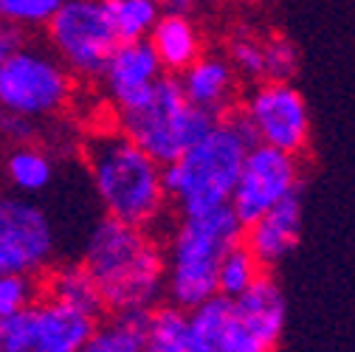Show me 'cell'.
<instances>
[{"label": "cell", "mask_w": 355, "mask_h": 352, "mask_svg": "<svg viewBox=\"0 0 355 352\" xmlns=\"http://www.w3.org/2000/svg\"><path fill=\"white\" fill-rule=\"evenodd\" d=\"M237 113L245 118L254 144L304 155L310 144V110L293 82H257Z\"/></svg>", "instance_id": "cell-8"}, {"label": "cell", "mask_w": 355, "mask_h": 352, "mask_svg": "<svg viewBox=\"0 0 355 352\" xmlns=\"http://www.w3.org/2000/svg\"><path fill=\"white\" fill-rule=\"evenodd\" d=\"M262 274H265V268L254 259V254L243 243H237L234 248L226 251L223 259H220V268H217V293L226 296V299H237Z\"/></svg>", "instance_id": "cell-21"}, {"label": "cell", "mask_w": 355, "mask_h": 352, "mask_svg": "<svg viewBox=\"0 0 355 352\" xmlns=\"http://www.w3.org/2000/svg\"><path fill=\"white\" fill-rule=\"evenodd\" d=\"M144 352H187L184 338H150Z\"/></svg>", "instance_id": "cell-29"}, {"label": "cell", "mask_w": 355, "mask_h": 352, "mask_svg": "<svg viewBox=\"0 0 355 352\" xmlns=\"http://www.w3.org/2000/svg\"><path fill=\"white\" fill-rule=\"evenodd\" d=\"M40 127L34 118L17 116L12 110H0V144L20 147V144H37Z\"/></svg>", "instance_id": "cell-27"}, {"label": "cell", "mask_w": 355, "mask_h": 352, "mask_svg": "<svg viewBox=\"0 0 355 352\" xmlns=\"http://www.w3.org/2000/svg\"><path fill=\"white\" fill-rule=\"evenodd\" d=\"M302 237V192L285 197L243 229V245L268 271L293 254Z\"/></svg>", "instance_id": "cell-14"}, {"label": "cell", "mask_w": 355, "mask_h": 352, "mask_svg": "<svg viewBox=\"0 0 355 352\" xmlns=\"http://www.w3.org/2000/svg\"><path fill=\"white\" fill-rule=\"evenodd\" d=\"M161 9L175 15H192L198 9V0H161Z\"/></svg>", "instance_id": "cell-30"}, {"label": "cell", "mask_w": 355, "mask_h": 352, "mask_svg": "<svg viewBox=\"0 0 355 352\" xmlns=\"http://www.w3.org/2000/svg\"><path fill=\"white\" fill-rule=\"evenodd\" d=\"M161 73L164 68L150 46V39H127V42H119L113 54L107 57L99 73V82L110 105L124 107L141 94H147Z\"/></svg>", "instance_id": "cell-13"}, {"label": "cell", "mask_w": 355, "mask_h": 352, "mask_svg": "<svg viewBox=\"0 0 355 352\" xmlns=\"http://www.w3.org/2000/svg\"><path fill=\"white\" fill-rule=\"evenodd\" d=\"M42 296V279L26 274H0V319L20 313Z\"/></svg>", "instance_id": "cell-25"}, {"label": "cell", "mask_w": 355, "mask_h": 352, "mask_svg": "<svg viewBox=\"0 0 355 352\" xmlns=\"http://www.w3.org/2000/svg\"><path fill=\"white\" fill-rule=\"evenodd\" d=\"M110 17L121 42L127 39H147L155 20L161 17V0H107Z\"/></svg>", "instance_id": "cell-22"}, {"label": "cell", "mask_w": 355, "mask_h": 352, "mask_svg": "<svg viewBox=\"0 0 355 352\" xmlns=\"http://www.w3.org/2000/svg\"><path fill=\"white\" fill-rule=\"evenodd\" d=\"M147 39H150L164 73H169V76L184 73L203 54V34H200L198 23L192 20V15L161 12V17L155 20Z\"/></svg>", "instance_id": "cell-16"}, {"label": "cell", "mask_w": 355, "mask_h": 352, "mask_svg": "<svg viewBox=\"0 0 355 352\" xmlns=\"http://www.w3.org/2000/svg\"><path fill=\"white\" fill-rule=\"evenodd\" d=\"M251 147L254 136L237 110L217 118L209 133L181 158L161 166L166 200L181 214H200L217 206H229Z\"/></svg>", "instance_id": "cell-2"}, {"label": "cell", "mask_w": 355, "mask_h": 352, "mask_svg": "<svg viewBox=\"0 0 355 352\" xmlns=\"http://www.w3.org/2000/svg\"><path fill=\"white\" fill-rule=\"evenodd\" d=\"M116 130L139 144L161 166L181 158L214 127V116L189 105L178 76L161 73L147 94L124 107H113Z\"/></svg>", "instance_id": "cell-5"}, {"label": "cell", "mask_w": 355, "mask_h": 352, "mask_svg": "<svg viewBox=\"0 0 355 352\" xmlns=\"http://www.w3.org/2000/svg\"><path fill=\"white\" fill-rule=\"evenodd\" d=\"M42 279V296H49L65 307H73L87 316H105V301L102 293L82 262H62V265H51Z\"/></svg>", "instance_id": "cell-17"}, {"label": "cell", "mask_w": 355, "mask_h": 352, "mask_svg": "<svg viewBox=\"0 0 355 352\" xmlns=\"http://www.w3.org/2000/svg\"><path fill=\"white\" fill-rule=\"evenodd\" d=\"M6 178L20 195H40L54 181V158L40 144L9 147L6 155Z\"/></svg>", "instance_id": "cell-20"}, {"label": "cell", "mask_w": 355, "mask_h": 352, "mask_svg": "<svg viewBox=\"0 0 355 352\" xmlns=\"http://www.w3.org/2000/svg\"><path fill=\"white\" fill-rule=\"evenodd\" d=\"M181 91L198 110L223 118L234 113L237 94H240V79L226 60V54H200L184 73H178Z\"/></svg>", "instance_id": "cell-15"}, {"label": "cell", "mask_w": 355, "mask_h": 352, "mask_svg": "<svg viewBox=\"0 0 355 352\" xmlns=\"http://www.w3.org/2000/svg\"><path fill=\"white\" fill-rule=\"evenodd\" d=\"M237 243H243V226L229 206H217L200 214H181L164 248L166 301L189 310L214 296L220 259Z\"/></svg>", "instance_id": "cell-4"}, {"label": "cell", "mask_w": 355, "mask_h": 352, "mask_svg": "<svg viewBox=\"0 0 355 352\" xmlns=\"http://www.w3.org/2000/svg\"><path fill=\"white\" fill-rule=\"evenodd\" d=\"M226 60L232 62L234 73L240 82H262L265 79V60H262V39L254 34H237L229 42V54Z\"/></svg>", "instance_id": "cell-24"}, {"label": "cell", "mask_w": 355, "mask_h": 352, "mask_svg": "<svg viewBox=\"0 0 355 352\" xmlns=\"http://www.w3.org/2000/svg\"><path fill=\"white\" fill-rule=\"evenodd\" d=\"M288 319L279 282L265 271L245 293L232 299V316L220 352H277Z\"/></svg>", "instance_id": "cell-12"}, {"label": "cell", "mask_w": 355, "mask_h": 352, "mask_svg": "<svg viewBox=\"0 0 355 352\" xmlns=\"http://www.w3.org/2000/svg\"><path fill=\"white\" fill-rule=\"evenodd\" d=\"M60 6L62 0H0V23L20 31L46 28Z\"/></svg>", "instance_id": "cell-23"}, {"label": "cell", "mask_w": 355, "mask_h": 352, "mask_svg": "<svg viewBox=\"0 0 355 352\" xmlns=\"http://www.w3.org/2000/svg\"><path fill=\"white\" fill-rule=\"evenodd\" d=\"M296 192H302V158L265 144H254L243 161L229 209L245 229L259 214Z\"/></svg>", "instance_id": "cell-11"}, {"label": "cell", "mask_w": 355, "mask_h": 352, "mask_svg": "<svg viewBox=\"0 0 355 352\" xmlns=\"http://www.w3.org/2000/svg\"><path fill=\"white\" fill-rule=\"evenodd\" d=\"M96 319L40 296L20 313L0 319V352H79Z\"/></svg>", "instance_id": "cell-9"}, {"label": "cell", "mask_w": 355, "mask_h": 352, "mask_svg": "<svg viewBox=\"0 0 355 352\" xmlns=\"http://www.w3.org/2000/svg\"><path fill=\"white\" fill-rule=\"evenodd\" d=\"M23 42H26V31L0 23V62H3L15 49H20Z\"/></svg>", "instance_id": "cell-28"}, {"label": "cell", "mask_w": 355, "mask_h": 352, "mask_svg": "<svg viewBox=\"0 0 355 352\" xmlns=\"http://www.w3.org/2000/svg\"><path fill=\"white\" fill-rule=\"evenodd\" d=\"M82 265L91 271L105 310H153L164 299L166 259L150 229L105 217L85 243Z\"/></svg>", "instance_id": "cell-1"}, {"label": "cell", "mask_w": 355, "mask_h": 352, "mask_svg": "<svg viewBox=\"0 0 355 352\" xmlns=\"http://www.w3.org/2000/svg\"><path fill=\"white\" fill-rule=\"evenodd\" d=\"M57 234L40 203L0 195V274L42 276L54 265Z\"/></svg>", "instance_id": "cell-10"}, {"label": "cell", "mask_w": 355, "mask_h": 352, "mask_svg": "<svg viewBox=\"0 0 355 352\" xmlns=\"http://www.w3.org/2000/svg\"><path fill=\"white\" fill-rule=\"evenodd\" d=\"M76 91L73 73L51 54L23 42L0 62V110L42 121L62 116Z\"/></svg>", "instance_id": "cell-6"}, {"label": "cell", "mask_w": 355, "mask_h": 352, "mask_svg": "<svg viewBox=\"0 0 355 352\" xmlns=\"http://www.w3.org/2000/svg\"><path fill=\"white\" fill-rule=\"evenodd\" d=\"M262 60H265V79L271 82H293L299 71V51L282 34H271L268 39H262Z\"/></svg>", "instance_id": "cell-26"}, {"label": "cell", "mask_w": 355, "mask_h": 352, "mask_svg": "<svg viewBox=\"0 0 355 352\" xmlns=\"http://www.w3.org/2000/svg\"><path fill=\"white\" fill-rule=\"evenodd\" d=\"M150 310H119L96 319L91 335L79 352H144L147 349Z\"/></svg>", "instance_id": "cell-18"}, {"label": "cell", "mask_w": 355, "mask_h": 352, "mask_svg": "<svg viewBox=\"0 0 355 352\" xmlns=\"http://www.w3.org/2000/svg\"><path fill=\"white\" fill-rule=\"evenodd\" d=\"M51 54L73 73V79H99L107 57L119 46L107 0H62L46 26Z\"/></svg>", "instance_id": "cell-7"}, {"label": "cell", "mask_w": 355, "mask_h": 352, "mask_svg": "<svg viewBox=\"0 0 355 352\" xmlns=\"http://www.w3.org/2000/svg\"><path fill=\"white\" fill-rule=\"evenodd\" d=\"M85 164L105 217L153 229L166 214L161 164L119 130L99 133L85 144Z\"/></svg>", "instance_id": "cell-3"}, {"label": "cell", "mask_w": 355, "mask_h": 352, "mask_svg": "<svg viewBox=\"0 0 355 352\" xmlns=\"http://www.w3.org/2000/svg\"><path fill=\"white\" fill-rule=\"evenodd\" d=\"M229 316H232V299L220 296V293L189 307L187 333H184L187 352H220L223 349Z\"/></svg>", "instance_id": "cell-19"}]
</instances>
